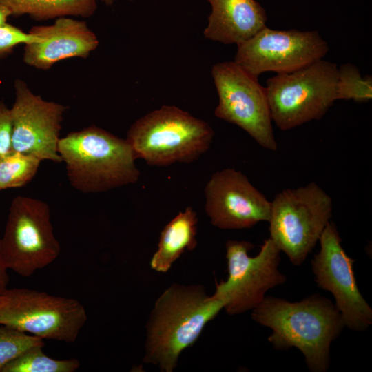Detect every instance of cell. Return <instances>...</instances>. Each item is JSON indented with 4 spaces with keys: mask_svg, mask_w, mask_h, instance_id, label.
Returning <instances> with one entry per match:
<instances>
[{
    "mask_svg": "<svg viewBox=\"0 0 372 372\" xmlns=\"http://www.w3.org/2000/svg\"><path fill=\"white\" fill-rule=\"evenodd\" d=\"M251 318L272 330L268 341L274 349H299L311 372L328 370L331 344L344 327L335 304L319 294L295 302L265 296Z\"/></svg>",
    "mask_w": 372,
    "mask_h": 372,
    "instance_id": "obj_1",
    "label": "cell"
},
{
    "mask_svg": "<svg viewBox=\"0 0 372 372\" xmlns=\"http://www.w3.org/2000/svg\"><path fill=\"white\" fill-rule=\"evenodd\" d=\"M214 136L206 121L176 106L163 105L136 120L125 139L136 158L167 166L197 160L208 150Z\"/></svg>",
    "mask_w": 372,
    "mask_h": 372,
    "instance_id": "obj_4",
    "label": "cell"
},
{
    "mask_svg": "<svg viewBox=\"0 0 372 372\" xmlns=\"http://www.w3.org/2000/svg\"><path fill=\"white\" fill-rule=\"evenodd\" d=\"M337 100H353L357 103L368 102L372 98V78H363L359 69L351 63L342 64L338 68Z\"/></svg>",
    "mask_w": 372,
    "mask_h": 372,
    "instance_id": "obj_21",
    "label": "cell"
},
{
    "mask_svg": "<svg viewBox=\"0 0 372 372\" xmlns=\"http://www.w3.org/2000/svg\"><path fill=\"white\" fill-rule=\"evenodd\" d=\"M86 321L85 309L74 298L25 288L0 295V324L43 340L73 342Z\"/></svg>",
    "mask_w": 372,
    "mask_h": 372,
    "instance_id": "obj_7",
    "label": "cell"
},
{
    "mask_svg": "<svg viewBox=\"0 0 372 372\" xmlns=\"http://www.w3.org/2000/svg\"><path fill=\"white\" fill-rule=\"evenodd\" d=\"M42 344L43 339L0 324V372L23 351Z\"/></svg>",
    "mask_w": 372,
    "mask_h": 372,
    "instance_id": "obj_22",
    "label": "cell"
},
{
    "mask_svg": "<svg viewBox=\"0 0 372 372\" xmlns=\"http://www.w3.org/2000/svg\"><path fill=\"white\" fill-rule=\"evenodd\" d=\"M331 198L314 182L287 189L271 202L269 238L294 265L312 251L330 221Z\"/></svg>",
    "mask_w": 372,
    "mask_h": 372,
    "instance_id": "obj_5",
    "label": "cell"
},
{
    "mask_svg": "<svg viewBox=\"0 0 372 372\" xmlns=\"http://www.w3.org/2000/svg\"><path fill=\"white\" fill-rule=\"evenodd\" d=\"M337 80L336 64L323 59L268 79L265 89L272 121L288 130L320 119L337 100Z\"/></svg>",
    "mask_w": 372,
    "mask_h": 372,
    "instance_id": "obj_6",
    "label": "cell"
},
{
    "mask_svg": "<svg viewBox=\"0 0 372 372\" xmlns=\"http://www.w3.org/2000/svg\"><path fill=\"white\" fill-rule=\"evenodd\" d=\"M96 1H102L104 3H105L106 5H112L114 3V2L116 1V0H96ZM128 1H133V0H128Z\"/></svg>",
    "mask_w": 372,
    "mask_h": 372,
    "instance_id": "obj_27",
    "label": "cell"
},
{
    "mask_svg": "<svg viewBox=\"0 0 372 372\" xmlns=\"http://www.w3.org/2000/svg\"><path fill=\"white\" fill-rule=\"evenodd\" d=\"M41 161L32 155L13 149L0 156V191L27 185L36 176Z\"/></svg>",
    "mask_w": 372,
    "mask_h": 372,
    "instance_id": "obj_20",
    "label": "cell"
},
{
    "mask_svg": "<svg viewBox=\"0 0 372 372\" xmlns=\"http://www.w3.org/2000/svg\"><path fill=\"white\" fill-rule=\"evenodd\" d=\"M29 32L39 39L25 45L23 60L39 70H49L67 59L87 58L99 45L85 21L68 17L57 18L50 25L34 26Z\"/></svg>",
    "mask_w": 372,
    "mask_h": 372,
    "instance_id": "obj_15",
    "label": "cell"
},
{
    "mask_svg": "<svg viewBox=\"0 0 372 372\" xmlns=\"http://www.w3.org/2000/svg\"><path fill=\"white\" fill-rule=\"evenodd\" d=\"M44 344L23 351L3 369L1 372H74L80 366L78 360H56L43 351Z\"/></svg>",
    "mask_w": 372,
    "mask_h": 372,
    "instance_id": "obj_19",
    "label": "cell"
},
{
    "mask_svg": "<svg viewBox=\"0 0 372 372\" xmlns=\"http://www.w3.org/2000/svg\"><path fill=\"white\" fill-rule=\"evenodd\" d=\"M58 152L70 185L83 193L107 192L135 183L140 176L127 140L95 125L61 138Z\"/></svg>",
    "mask_w": 372,
    "mask_h": 372,
    "instance_id": "obj_3",
    "label": "cell"
},
{
    "mask_svg": "<svg viewBox=\"0 0 372 372\" xmlns=\"http://www.w3.org/2000/svg\"><path fill=\"white\" fill-rule=\"evenodd\" d=\"M223 308V302L207 296L202 285H171L157 298L148 318L143 362L172 372L181 352Z\"/></svg>",
    "mask_w": 372,
    "mask_h": 372,
    "instance_id": "obj_2",
    "label": "cell"
},
{
    "mask_svg": "<svg viewBox=\"0 0 372 372\" xmlns=\"http://www.w3.org/2000/svg\"><path fill=\"white\" fill-rule=\"evenodd\" d=\"M205 212L219 229L250 228L269 219L271 202L234 169L214 173L205 186Z\"/></svg>",
    "mask_w": 372,
    "mask_h": 372,
    "instance_id": "obj_14",
    "label": "cell"
},
{
    "mask_svg": "<svg viewBox=\"0 0 372 372\" xmlns=\"http://www.w3.org/2000/svg\"><path fill=\"white\" fill-rule=\"evenodd\" d=\"M318 241L320 249L311 260L317 285L332 293L344 327L365 331L372 324V309L358 289L353 271L355 260L342 247L333 222L327 223Z\"/></svg>",
    "mask_w": 372,
    "mask_h": 372,
    "instance_id": "obj_12",
    "label": "cell"
},
{
    "mask_svg": "<svg viewBox=\"0 0 372 372\" xmlns=\"http://www.w3.org/2000/svg\"><path fill=\"white\" fill-rule=\"evenodd\" d=\"M39 38L8 23L0 26V59L11 53L19 44L37 41Z\"/></svg>",
    "mask_w": 372,
    "mask_h": 372,
    "instance_id": "obj_23",
    "label": "cell"
},
{
    "mask_svg": "<svg viewBox=\"0 0 372 372\" xmlns=\"http://www.w3.org/2000/svg\"><path fill=\"white\" fill-rule=\"evenodd\" d=\"M237 47L234 61L257 77L266 72H295L322 59L329 51L318 31L277 30L267 26Z\"/></svg>",
    "mask_w": 372,
    "mask_h": 372,
    "instance_id": "obj_11",
    "label": "cell"
},
{
    "mask_svg": "<svg viewBox=\"0 0 372 372\" xmlns=\"http://www.w3.org/2000/svg\"><path fill=\"white\" fill-rule=\"evenodd\" d=\"M12 150L10 108L0 101V156Z\"/></svg>",
    "mask_w": 372,
    "mask_h": 372,
    "instance_id": "obj_24",
    "label": "cell"
},
{
    "mask_svg": "<svg viewBox=\"0 0 372 372\" xmlns=\"http://www.w3.org/2000/svg\"><path fill=\"white\" fill-rule=\"evenodd\" d=\"M1 243L8 269L21 276H30L54 261L61 247L48 204L32 197H15Z\"/></svg>",
    "mask_w": 372,
    "mask_h": 372,
    "instance_id": "obj_9",
    "label": "cell"
},
{
    "mask_svg": "<svg viewBox=\"0 0 372 372\" xmlns=\"http://www.w3.org/2000/svg\"><path fill=\"white\" fill-rule=\"evenodd\" d=\"M211 6L205 38L224 44H239L266 26L264 8L256 0H207Z\"/></svg>",
    "mask_w": 372,
    "mask_h": 372,
    "instance_id": "obj_16",
    "label": "cell"
},
{
    "mask_svg": "<svg viewBox=\"0 0 372 372\" xmlns=\"http://www.w3.org/2000/svg\"><path fill=\"white\" fill-rule=\"evenodd\" d=\"M254 245L229 240L225 243L228 278L216 282L211 296L224 303L229 315H238L258 307L269 289L282 285L286 276L278 270L280 251L271 238L264 240L258 254L251 257Z\"/></svg>",
    "mask_w": 372,
    "mask_h": 372,
    "instance_id": "obj_8",
    "label": "cell"
},
{
    "mask_svg": "<svg viewBox=\"0 0 372 372\" xmlns=\"http://www.w3.org/2000/svg\"><path fill=\"white\" fill-rule=\"evenodd\" d=\"M14 90L10 108L12 149L41 161L62 162L58 143L66 107L34 94L21 79L14 81Z\"/></svg>",
    "mask_w": 372,
    "mask_h": 372,
    "instance_id": "obj_13",
    "label": "cell"
},
{
    "mask_svg": "<svg viewBox=\"0 0 372 372\" xmlns=\"http://www.w3.org/2000/svg\"><path fill=\"white\" fill-rule=\"evenodd\" d=\"M8 269L3 256L0 238V295L8 289L7 286L9 282Z\"/></svg>",
    "mask_w": 372,
    "mask_h": 372,
    "instance_id": "obj_25",
    "label": "cell"
},
{
    "mask_svg": "<svg viewBox=\"0 0 372 372\" xmlns=\"http://www.w3.org/2000/svg\"><path fill=\"white\" fill-rule=\"evenodd\" d=\"M12 15H28L37 21L64 17L87 18L97 9L96 0H0Z\"/></svg>",
    "mask_w": 372,
    "mask_h": 372,
    "instance_id": "obj_18",
    "label": "cell"
},
{
    "mask_svg": "<svg viewBox=\"0 0 372 372\" xmlns=\"http://www.w3.org/2000/svg\"><path fill=\"white\" fill-rule=\"evenodd\" d=\"M211 75L218 96L215 116L242 128L263 148L276 151L266 89L258 77L234 61L216 63Z\"/></svg>",
    "mask_w": 372,
    "mask_h": 372,
    "instance_id": "obj_10",
    "label": "cell"
},
{
    "mask_svg": "<svg viewBox=\"0 0 372 372\" xmlns=\"http://www.w3.org/2000/svg\"><path fill=\"white\" fill-rule=\"evenodd\" d=\"M198 222L196 211L188 207L165 225L160 235L158 249L150 260L152 269L165 273L182 254L196 248Z\"/></svg>",
    "mask_w": 372,
    "mask_h": 372,
    "instance_id": "obj_17",
    "label": "cell"
},
{
    "mask_svg": "<svg viewBox=\"0 0 372 372\" xmlns=\"http://www.w3.org/2000/svg\"><path fill=\"white\" fill-rule=\"evenodd\" d=\"M10 16H12L10 10L0 3V26L7 23Z\"/></svg>",
    "mask_w": 372,
    "mask_h": 372,
    "instance_id": "obj_26",
    "label": "cell"
}]
</instances>
